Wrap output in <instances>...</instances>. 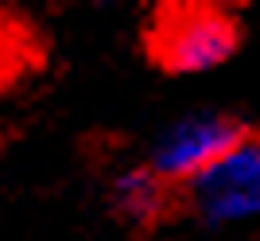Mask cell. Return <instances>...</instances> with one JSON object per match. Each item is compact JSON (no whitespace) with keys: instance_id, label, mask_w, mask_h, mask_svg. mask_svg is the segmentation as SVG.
<instances>
[{"instance_id":"6da1fadb","label":"cell","mask_w":260,"mask_h":241,"mask_svg":"<svg viewBox=\"0 0 260 241\" xmlns=\"http://www.w3.org/2000/svg\"><path fill=\"white\" fill-rule=\"evenodd\" d=\"M194 210L214 226L260 218V136H241L190 183Z\"/></svg>"},{"instance_id":"3957f363","label":"cell","mask_w":260,"mask_h":241,"mask_svg":"<svg viewBox=\"0 0 260 241\" xmlns=\"http://www.w3.org/2000/svg\"><path fill=\"white\" fill-rule=\"evenodd\" d=\"M237 140H241V129L229 117H217V113L186 117L159 136L155 156H152V171L159 179H190L194 183Z\"/></svg>"},{"instance_id":"5b68a950","label":"cell","mask_w":260,"mask_h":241,"mask_svg":"<svg viewBox=\"0 0 260 241\" xmlns=\"http://www.w3.org/2000/svg\"><path fill=\"white\" fill-rule=\"evenodd\" d=\"M12 43H8V35H4V23H0V66H4V58H8Z\"/></svg>"},{"instance_id":"7a4b0ae2","label":"cell","mask_w":260,"mask_h":241,"mask_svg":"<svg viewBox=\"0 0 260 241\" xmlns=\"http://www.w3.org/2000/svg\"><path fill=\"white\" fill-rule=\"evenodd\" d=\"M233 47H237V27L217 8L171 12L159 23V35H155V55L171 70H183V74L225 63L233 55Z\"/></svg>"},{"instance_id":"277c9868","label":"cell","mask_w":260,"mask_h":241,"mask_svg":"<svg viewBox=\"0 0 260 241\" xmlns=\"http://www.w3.org/2000/svg\"><path fill=\"white\" fill-rule=\"evenodd\" d=\"M159 202H163V187H159V175H155V171L136 167V171H124V175L117 179V206L124 210V214L148 218V214L159 210Z\"/></svg>"}]
</instances>
